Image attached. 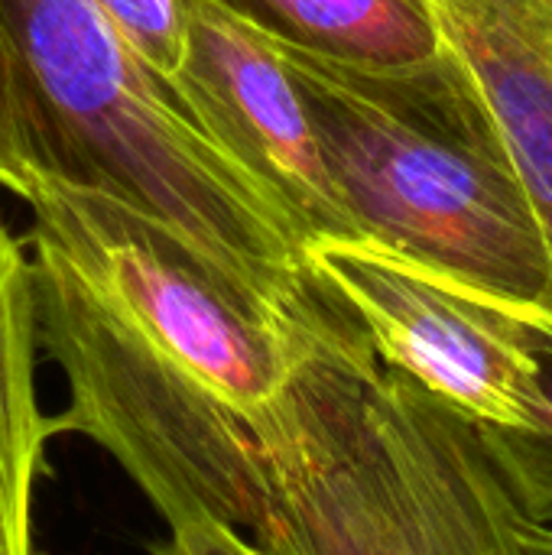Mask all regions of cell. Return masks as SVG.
Returning <instances> with one entry per match:
<instances>
[{
  "label": "cell",
  "instance_id": "10",
  "mask_svg": "<svg viewBox=\"0 0 552 555\" xmlns=\"http://www.w3.org/2000/svg\"><path fill=\"white\" fill-rule=\"evenodd\" d=\"M49 179H59L49 127L0 0V185L29 202Z\"/></svg>",
  "mask_w": 552,
  "mask_h": 555
},
{
  "label": "cell",
  "instance_id": "1",
  "mask_svg": "<svg viewBox=\"0 0 552 555\" xmlns=\"http://www.w3.org/2000/svg\"><path fill=\"white\" fill-rule=\"evenodd\" d=\"M26 205L39 348L68 384L59 433L101 446L166 527L215 517L251 537L267 423L351 312L316 273L306 296H270L94 185L49 179Z\"/></svg>",
  "mask_w": 552,
  "mask_h": 555
},
{
  "label": "cell",
  "instance_id": "7",
  "mask_svg": "<svg viewBox=\"0 0 552 555\" xmlns=\"http://www.w3.org/2000/svg\"><path fill=\"white\" fill-rule=\"evenodd\" d=\"M485 101L552 241V0H423Z\"/></svg>",
  "mask_w": 552,
  "mask_h": 555
},
{
  "label": "cell",
  "instance_id": "12",
  "mask_svg": "<svg viewBox=\"0 0 552 555\" xmlns=\"http://www.w3.org/2000/svg\"><path fill=\"white\" fill-rule=\"evenodd\" d=\"M153 555H267L247 533L215 517H192L169 527Z\"/></svg>",
  "mask_w": 552,
  "mask_h": 555
},
{
  "label": "cell",
  "instance_id": "6",
  "mask_svg": "<svg viewBox=\"0 0 552 555\" xmlns=\"http://www.w3.org/2000/svg\"><path fill=\"white\" fill-rule=\"evenodd\" d=\"M176 88L189 117L283 211L306 250L358 241L306 104L267 39L211 0H185Z\"/></svg>",
  "mask_w": 552,
  "mask_h": 555
},
{
  "label": "cell",
  "instance_id": "11",
  "mask_svg": "<svg viewBox=\"0 0 552 555\" xmlns=\"http://www.w3.org/2000/svg\"><path fill=\"white\" fill-rule=\"evenodd\" d=\"M540 384L547 416L530 433H491L482 429L491 459L524 520L552 527V335L540 348Z\"/></svg>",
  "mask_w": 552,
  "mask_h": 555
},
{
  "label": "cell",
  "instance_id": "3",
  "mask_svg": "<svg viewBox=\"0 0 552 555\" xmlns=\"http://www.w3.org/2000/svg\"><path fill=\"white\" fill-rule=\"evenodd\" d=\"M270 46L358 241L552 335L550 231L462 68L387 75Z\"/></svg>",
  "mask_w": 552,
  "mask_h": 555
},
{
  "label": "cell",
  "instance_id": "4",
  "mask_svg": "<svg viewBox=\"0 0 552 555\" xmlns=\"http://www.w3.org/2000/svg\"><path fill=\"white\" fill-rule=\"evenodd\" d=\"M62 182L104 189L176 228L251 286H316L283 211L189 117L179 91L98 0H3Z\"/></svg>",
  "mask_w": 552,
  "mask_h": 555
},
{
  "label": "cell",
  "instance_id": "5",
  "mask_svg": "<svg viewBox=\"0 0 552 555\" xmlns=\"http://www.w3.org/2000/svg\"><path fill=\"white\" fill-rule=\"evenodd\" d=\"M309 270L355 315L377 361L491 433L543 423L547 332L368 241L306 250Z\"/></svg>",
  "mask_w": 552,
  "mask_h": 555
},
{
  "label": "cell",
  "instance_id": "8",
  "mask_svg": "<svg viewBox=\"0 0 552 555\" xmlns=\"http://www.w3.org/2000/svg\"><path fill=\"white\" fill-rule=\"evenodd\" d=\"M33 263L0 218V555L36 553V488L49 475L55 416L39 406Z\"/></svg>",
  "mask_w": 552,
  "mask_h": 555
},
{
  "label": "cell",
  "instance_id": "9",
  "mask_svg": "<svg viewBox=\"0 0 552 555\" xmlns=\"http://www.w3.org/2000/svg\"><path fill=\"white\" fill-rule=\"evenodd\" d=\"M267 42L361 72H436L455 59L423 0H211Z\"/></svg>",
  "mask_w": 552,
  "mask_h": 555
},
{
  "label": "cell",
  "instance_id": "2",
  "mask_svg": "<svg viewBox=\"0 0 552 555\" xmlns=\"http://www.w3.org/2000/svg\"><path fill=\"white\" fill-rule=\"evenodd\" d=\"M267 555H530L482 426L384 367L355 315L264 433Z\"/></svg>",
  "mask_w": 552,
  "mask_h": 555
},
{
  "label": "cell",
  "instance_id": "13",
  "mask_svg": "<svg viewBox=\"0 0 552 555\" xmlns=\"http://www.w3.org/2000/svg\"><path fill=\"white\" fill-rule=\"evenodd\" d=\"M524 543L530 555H552V527H537L524 520Z\"/></svg>",
  "mask_w": 552,
  "mask_h": 555
}]
</instances>
